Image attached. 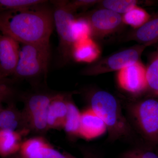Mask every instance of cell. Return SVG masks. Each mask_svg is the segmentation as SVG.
<instances>
[{"label":"cell","mask_w":158,"mask_h":158,"mask_svg":"<svg viewBox=\"0 0 158 158\" xmlns=\"http://www.w3.org/2000/svg\"><path fill=\"white\" fill-rule=\"evenodd\" d=\"M44 3L21 10L2 11L0 29L22 44L50 45L53 28V11Z\"/></svg>","instance_id":"cell-1"},{"label":"cell","mask_w":158,"mask_h":158,"mask_svg":"<svg viewBox=\"0 0 158 158\" xmlns=\"http://www.w3.org/2000/svg\"><path fill=\"white\" fill-rule=\"evenodd\" d=\"M90 108L104 122L108 139L115 141L130 138L134 132L118 99L104 90H96L88 96Z\"/></svg>","instance_id":"cell-2"},{"label":"cell","mask_w":158,"mask_h":158,"mask_svg":"<svg viewBox=\"0 0 158 158\" xmlns=\"http://www.w3.org/2000/svg\"><path fill=\"white\" fill-rule=\"evenodd\" d=\"M126 108L133 130L148 144L158 146V100L143 99L130 103Z\"/></svg>","instance_id":"cell-3"},{"label":"cell","mask_w":158,"mask_h":158,"mask_svg":"<svg viewBox=\"0 0 158 158\" xmlns=\"http://www.w3.org/2000/svg\"><path fill=\"white\" fill-rule=\"evenodd\" d=\"M50 45L23 44L19 61L14 74L16 78H31L46 76L50 59Z\"/></svg>","instance_id":"cell-4"},{"label":"cell","mask_w":158,"mask_h":158,"mask_svg":"<svg viewBox=\"0 0 158 158\" xmlns=\"http://www.w3.org/2000/svg\"><path fill=\"white\" fill-rule=\"evenodd\" d=\"M57 93L37 91L22 95L24 104L22 112L31 132L43 134L48 130L49 106Z\"/></svg>","instance_id":"cell-5"},{"label":"cell","mask_w":158,"mask_h":158,"mask_svg":"<svg viewBox=\"0 0 158 158\" xmlns=\"http://www.w3.org/2000/svg\"><path fill=\"white\" fill-rule=\"evenodd\" d=\"M51 2L54 6V22L59 38V52L64 61L67 62L71 58L72 49L76 42L73 27L76 16L67 6L68 1Z\"/></svg>","instance_id":"cell-6"},{"label":"cell","mask_w":158,"mask_h":158,"mask_svg":"<svg viewBox=\"0 0 158 158\" xmlns=\"http://www.w3.org/2000/svg\"><path fill=\"white\" fill-rule=\"evenodd\" d=\"M148 46L138 44L91 63L81 71L83 75L97 76L121 69L139 61L142 53Z\"/></svg>","instance_id":"cell-7"},{"label":"cell","mask_w":158,"mask_h":158,"mask_svg":"<svg viewBox=\"0 0 158 158\" xmlns=\"http://www.w3.org/2000/svg\"><path fill=\"white\" fill-rule=\"evenodd\" d=\"M81 16L89 23L92 38L101 39L115 33L124 23L121 15L104 8L95 9Z\"/></svg>","instance_id":"cell-8"},{"label":"cell","mask_w":158,"mask_h":158,"mask_svg":"<svg viewBox=\"0 0 158 158\" xmlns=\"http://www.w3.org/2000/svg\"><path fill=\"white\" fill-rule=\"evenodd\" d=\"M14 158H78L68 153L60 152L42 137H34L23 142Z\"/></svg>","instance_id":"cell-9"},{"label":"cell","mask_w":158,"mask_h":158,"mask_svg":"<svg viewBox=\"0 0 158 158\" xmlns=\"http://www.w3.org/2000/svg\"><path fill=\"white\" fill-rule=\"evenodd\" d=\"M146 69L138 62L118 71V85L123 90L133 94H139L147 89Z\"/></svg>","instance_id":"cell-10"},{"label":"cell","mask_w":158,"mask_h":158,"mask_svg":"<svg viewBox=\"0 0 158 158\" xmlns=\"http://www.w3.org/2000/svg\"><path fill=\"white\" fill-rule=\"evenodd\" d=\"M19 42L6 35L0 37V79L14 75L20 56Z\"/></svg>","instance_id":"cell-11"},{"label":"cell","mask_w":158,"mask_h":158,"mask_svg":"<svg viewBox=\"0 0 158 158\" xmlns=\"http://www.w3.org/2000/svg\"><path fill=\"white\" fill-rule=\"evenodd\" d=\"M70 93H58L52 100L48 113V129H63L68 112L67 101Z\"/></svg>","instance_id":"cell-12"},{"label":"cell","mask_w":158,"mask_h":158,"mask_svg":"<svg viewBox=\"0 0 158 158\" xmlns=\"http://www.w3.org/2000/svg\"><path fill=\"white\" fill-rule=\"evenodd\" d=\"M106 131L107 128L104 122L91 108L81 112L80 137L86 140H91L102 136Z\"/></svg>","instance_id":"cell-13"},{"label":"cell","mask_w":158,"mask_h":158,"mask_svg":"<svg viewBox=\"0 0 158 158\" xmlns=\"http://www.w3.org/2000/svg\"><path fill=\"white\" fill-rule=\"evenodd\" d=\"M0 130H9L23 132L27 135L31 131L28 127L23 112L20 111L15 103L1 107Z\"/></svg>","instance_id":"cell-14"},{"label":"cell","mask_w":158,"mask_h":158,"mask_svg":"<svg viewBox=\"0 0 158 158\" xmlns=\"http://www.w3.org/2000/svg\"><path fill=\"white\" fill-rule=\"evenodd\" d=\"M101 52L97 43L93 38L89 37L75 43L72 49L71 56L77 62L92 63L97 61Z\"/></svg>","instance_id":"cell-15"},{"label":"cell","mask_w":158,"mask_h":158,"mask_svg":"<svg viewBox=\"0 0 158 158\" xmlns=\"http://www.w3.org/2000/svg\"><path fill=\"white\" fill-rule=\"evenodd\" d=\"M126 40H134L147 46L158 40V13L151 16L149 20L140 28L131 31Z\"/></svg>","instance_id":"cell-16"},{"label":"cell","mask_w":158,"mask_h":158,"mask_svg":"<svg viewBox=\"0 0 158 158\" xmlns=\"http://www.w3.org/2000/svg\"><path fill=\"white\" fill-rule=\"evenodd\" d=\"M27 134L23 132L0 130V154L3 158L14 156L19 152L23 142V136Z\"/></svg>","instance_id":"cell-17"},{"label":"cell","mask_w":158,"mask_h":158,"mask_svg":"<svg viewBox=\"0 0 158 158\" xmlns=\"http://www.w3.org/2000/svg\"><path fill=\"white\" fill-rule=\"evenodd\" d=\"M73 94L70 93L69 95L67 101L68 112L63 128L68 138L72 140L80 137L79 131L81 114V112H80L78 108L73 100Z\"/></svg>","instance_id":"cell-18"},{"label":"cell","mask_w":158,"mask_h":158,"mask_svg":"<svg viewBox=\"0 0 158 158\" xmlns=\"http://www.w3.org/2000/svg\"><path fill=\"white\" fill-rule=\"evenodd\" d=\"M151 16L142 8L136 6L123 16V23L138 29L149 20Z\"/></svg>","instance_id":"cell-19"},{"label":"cell","mask_w":158,"mask_h":158,"mask_svg":"<svg viewBox=\"0 0 158 158\" xmlns=\"http://www.w3.org/2000/svg\"><path fill=\"white\" fill-rule=\"evenodd\" d=\"M118 158H158V146L148 144L123 152Z\"/></svg>","instance_id":"cell-20"},{"label":"cell","mask_w":158,"mask_h":158,"mask_svg":"<svg viewBox=\"0 0 158 158\" xmlns=\"http://www.w3.org/2000/svg\"><path fill=\"white\" fill-rule=\"evenodd\" d=\"M135 0H105L98 3L101 8L109 9L116 13L124 14L137 6Z\"/></svg>","instance_id":"cell-21"},{"label":"cell","mask_w":158,"mask_h":158,"mask_svg":"<svg viewBox=\"0 0 158 158\" xmlns=\"http://www.w3.org/2000/svg\"><path fill=\"white\" fill-rule=\"evenodd\" d=\"M44 0H0L3 11L21 10L45 3Z\"/></svg>","instance_id":"cell-22"},{"label":"cell","mask_w":158,"mask_h":158,"mask_svg":"<svg viewBox=\"0 0 158 158\" xmlns=\"http://www.w3.org/2000/svg\"><path fill=\"white\" fill-rule=\"evenodd\" d=\"M16 90L11 80L7 78L0 79V102L7 104L15 103Z\"/></svg>","instance_id":"cell-23"},{"label":"cell","mask_w":158,"mask_h":158,"mask_svg":"<svg viewBox=\"0 0 158 158\" xmlns=\"http://www.w3.org/2000/svg\"><path fill=\"white\" fill-rule=\"evenodd\" d=\"M147 89L158 95V54L146 69Z\"/></svg>","instance_id":"cell-24"},{"label":"cell","mask_w":158,"mask_h":158,"mask_svg":"<svg viewBox=\"0 0 158 158\" xmlns=\"http://www.w3.org/2000/svg\"><path fill=\"white\" fill-rule=\"evenodd\" d=\"M73 33L76 42L81 40L91 37V32L88 21L83 16L77 17L73 24Z\"/></svg>","instance_id":"cell-25"},{"label":"cell","mask_w":158,"mask_h":158,"mask_svg":"<svg viewBox=\"0 0 158 158\" xmlns=\"http://www.w3.org/2000/svg\"><path fill=\"white\" fill-rule=\"evenodd\" d=\"M100 1L97 0H76L70 2L68 1L67 6L71 10L75 13L78 9L90 7L98 3Z\"/></svg>","instance_id":"cell-26"},{"label":"cell","mask_w":158,"mask_h":158,"mask_svg":"<svg viewBox=\"0 0 158 158\" xmlns=\"http://www.w3.org/2000/svg\"><path fill=\"white\" fill-rule=\"evenodd\" d=\"M81 151L84 156L83 158H101L99 155L90 148H82Z\"/></svg>","instance_id":"cell-27"},{"label":"cell","mask_w":158,"mask_h":158,"mask_svg":"<svg viewBox=\"0 0 158 158\" xmlns=\"http://www.w3.org/2000/svg\"><path fill=\"white\" fill-rule=\"evenodd\" d=\"M157 53L158 54V53Z\"/></svg>","instance_id":"cell-28"}]
</instances>
